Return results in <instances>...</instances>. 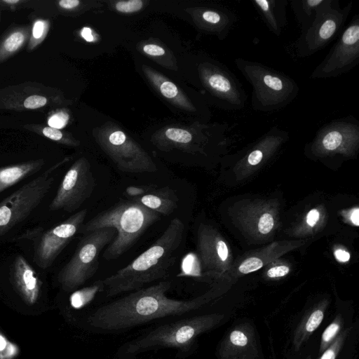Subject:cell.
I'll return each instance as SVG.
<instances>
[{
    "label": "cell",
    "mask_w": 359,
    "mask_h": 359,
    "mask_svg": "<svg viewBox=\"0 0 359 359\" xmlns=\"http://www.w3.org/2000/svg\"><path fill=\"white\" fill-rule=\"evenodd\" d=\"M79 0H61L58 2L59 6L65 9H72L79 4Z\"/></svg>",
    "instance_id": "74e56055"
},
{
    "label": "cell",
    "mask_w": 359,
    "mask_h": 359,
    "mask_svg": "<svg viewBox=\"0 0 359 359\" xmlns=\"http://www.w3.org/2000/svg\"><path fill=\"white\" fill-rule=\"evenodd\" d=\"M323 318V313L320 310H316L312 313L309 318L306 324V329L308 332L314 331L320 324Z\"/></svg>",
    "instance_id": "83f0119b"
},
{
    "label": "cell",
    "mask_w": 359,
    "mask_h": 359,
    "mask_svg": "<svg viewBox=\"0 0 359 359\" xmlns=\"http://www.w3.org/2000/svg\"><path fill=\"white\" fill-rule=\"evenodd\" d=\"M86 208L77 211L54 227L41 233L34 246V260L43 269L52 266L84 224Z\"/></svg>",
    "instance_id": "8fae6325"
},
{
    "label": "cell",
    "mask_w": 359,
    "mask_h": 359,
    "mask_svg": "<svg viewBox=\"0 0 359 359\" xmlns=\"http://www.w3.org/2000/svg\"><path fill=\"white\" fill-rule=\"evenodd\" d=\"M95 290L90 288L74 292L70 297L71 306L74 309H80L88 304L93 297Z\"/></svg>",
    "instance_id": "44dd1931"
},
{
    "label": "cell",
    "mask_w": 359,
    "mask_h": 359,
    "mask_svg": "<svg viewBox=\"0 0 359 359\" xmlns=\"http://www.w3.org/2000/svg\"><path fill=\"white\" fill-rule=\"evenodd\" d=\"M159 213L140 203L121 201L84 223L79 230L83 234L103 228H113L116 236L102 255L106 260L116 259L128 252L154 223L161 219Z\"/></svg>",
    "instance_id": "3957f363"
},
{
    "label": "cell",
    "mask_w": 359,
    "mask_h": 359,
    "mask_svg": "<svg viewBox=\"0 0 359 359\" xmlns=\"http://www.w3.org/2000/svg\"><path fill=\"white\" fill-rule=\"evenodd\" d=\"M234 64L252 86L251 107L269 113L290 104L298 96L299 86L287 74L259 62L237 57Z\"/></svg>",
    "instance_id": "277c9868"
},
{
    "label": "cell",
    "mask_w": 359,
    "mask_h": 359,
    "mask_svg": "<svg viewBox=\"0 0 359 359\" xmlns=\"http://www.w3.org/2000/svg\"><path fill=\"white\" fill-rule=\"evenodd\" d=\"M46 103V97L41 95H34L29 96L25 100L23 106L26 109H35L43 107Z\"/></svg>",
    "instance_id": "484cf974"
},
{
    "label": "cell",
    "mask_w": 359,
    "mask_h": 359,
    "mask_svg": "<svg viewBox=\"0 0 359 359\" xmlns=\"http://www.w3.org/2000/svg\"><path fill=\"white\" fill-rule=\"evenodd\" d=\"M172 283L163 280L141 288L102 305L88 318V325L99 331L111 332L173 316H181L197 309L198 299L180 300L169 298Z\"/></svg>",
    "instance_id": "6da1fadb"
},
{
    "label": "cell",
    "mask_w": 359,
    "mask_h": 359,
    "mask_svg": "<svg viewBox=\"0 0 359 359\" xmlns=\"http://www.w3.org/2000/svg\"><path fill=\"white\" fill-rule=\"evenodd\" d=\"M273 218L269 213L262 215L258 223L259 232L263 234L269 233L273 226Z\"/></svg>",
    "instance_id": "4316f807"
},
{
    "label": "cell",
    "mask_w": 359,
    "mask_h": 359,
    "mask_svg": "<svg viewBox=\"0 0 359 359\" xmlns=\"http://www.w3.org/2000/svg\"><path fill=\"white\" fill-rule=\"evenodd\" d=\"M335 353L332 349L327 350L323 355H322L320 359H334Z\"/></svg>",
    "instance_id": "b9f144b4"
},
{
    "label": "cell",
    "mask_w": 359,
    "mask_h": 359,
    "mask_svg": "<svg viewBox=\"0 0 359 359\" xmlns=\"http://www.w3.org/2000/svg\"><path fill=\"white\" fill-rule=\"evenodd\" d=\"M69 115L66 112L60 111L51 115L48 120V126L56 129L64 128L68 121Z\"/></svg>",
    "instance_id": "cb8c5ba5"
},
{
    "label": "cell",
    "mask_w": 359,
    "mask_h": 359,
    "mask_svg": "<svg viewBox=\"0 0 359 359\" xmlns=\"http://www.w3.org/2000/svg\"><path fill=\"white\" fill-rule=\"evenodd\" d=\"M43 159L32 160L0 168V193L41 169Z\"/></svg>",
    "instance_id": "2e32d148"
},
{
    "label": "cell",
    "mask_w": 359,
    "mask_h": 359,
    "mask_svg": "<svg viewBox=\"0 0 359 359\" xmlns=\"http://www.w3.org/2000/svg\"><path fill=\"white\" fill-rule=\"evenodd\" d=\"M30 28L18 27L7 34L0 41V62L20 50L29 38Z\"/></svg>",
    "instance_id": "e0dca14e"
},
{
    "label": "cell",
    "mask_w": 359,
    "mask_h": 359,
    "mask_svg": "<svg viewBox=\"0 0 359 359\" xmlns=\"http://www.w3.org/2000/svg\"><path fill=\"white\" fill-rule=\"evenodd\" d=\"M126 135L122 131L112 133L109 137V142L112 146H118L125 143Z\"/></svg>",
    "instance_id": "1f68e13d"
},
{
    "label": "cell",
    "mask_w": 359,
    "mask_h": 359,
    "mask_svg": "<svg viewBox=\"0 0 359 359\" xmlns=\"http://www.w3.org/2000/svg\"><path fill=\"white\" fill-rule=\"evenodd\" d=\"M65 161L50 167L0 202V236L22 222L39 205L53 184V172Z\"/></svg>",
    "instance_id": "ba28073f"
},
{
    "label": "cell",
    "mask_w": 359,
    "mask_h": 359,
    "mask_svg": "<svg viewBox=\"0 0 359 359\" xmlns=\"http://www.w3.org/2000/svg\"><path fill=\"white\" fill-rule=\"evenodd\" d=\"M352 8V1L341 8L338 0H325L311 25L301 32L296 43L297 56L310 57L341 34Z\"/></svg>",
    "instance_id": "52a82bcc"
},
{
    "label": "cell",
    "mask_w": 359,
    "mask_h": 359,
    "mask_svg": "<svg viewBox=\"0 0 359 359\" xmlns=\"http://www.w3.org/2000/svg\"><path fill=\"white\" fill-rule=\"evenodd\" d=\"M252 6L270 32L280 36L287 25V0H253Z\"/></svg>",
    "instance_id": "9a60e30c"
},
{
    "label": "cell",
    "mask_w": 359,
    "mask_h": 359,
    "mask_svg": "<svg viewBox=\"0 0 359 359\" xmlns=\"http://www.w3.org/2000/svg\"><path fill=\"white\" fill-rule=\"evenodd\" d=\"M334 256L337 259L341 262H346L349 260L350 255L348 252L343 250H337L334 252Z\"/></svg>",
    "instance_id": "f35d334b"
},
{
    "label": "cell",
    "mask_w": 359,
    "mask_h": 359,
    "mask_svg": "<svg viewBox=\"0 0 359 359\" xmlns=\"http://www.w3.org/2000/svg\"><path fill=\"white\" fill-rule=\"evenodd\" d=\"M202 318H184L161 325L121 346L117 355L130 358L160 348H175L182 355L189 350L194 339L206 325Z\"/></svg>",
    "instance_id": "5b68a950"
},
{
    "label": "cell",
    "mask_w": 359,
    "mask_h": 359,
    "mask_svg": "<svg viewBox=\"0 0 359 359\" xmlns=\"http://www.w3.org/2000/svg\"><path fill=\"white\" fill-rule=\"evenodd\" d=\"M48 29L49 22L48 20L38 19L34 21L28 43L27 49L29 51L35 48L45 39Z\"/></svg>",
    "instance_id": "d6986e66"
},
{
    "label": "cell",
    "mask_w": 359,
    "mask_h": 359,
    "mask_svg": "<svg viewBox=\"0 0 359 359\" xmlns=\"http://www.w3.org/2000/svg\"><path fill=\"white\" fill-rule=\"evenodd\" d=\"M81 36L88 42L94 41V37L92 34V31L89 27H83L81 32Z\"/></svg>",
    "instance_id": "ab89813d"
},
{
    "label": "cell",
    "mask_w": 359,
    "mask_h": 359,
    "mask_svg": "<svg viewBox=\"0 0 359 359\" xmlns=\"http://www.w3.org/2000/svg\"><path fill=\"white\" fill-rule=\"evenodd\" d=\"M166 137L175 142L187 144L192 140V135L183 129L169 128L165 131Z\"/></svg>",
    "instance_id": "7402d4cb"
},
{
    "label": "cell",
    "mask_w": 359,
    "mask_h": 359,
    "mask_svg": "<svg viewBox=\"0 0 359 359\" xmlns=\"http://www.w3.org/2000/svg\"><path fill=\"white\" fill-rule=\"evenodd\" d=\"M359 143V121L348 116L324 124L311 143L312 149L323 152L354 151Z\"/></svg>",
    "instance_id": "7c38bea8"
},
{
    "label": "cell",
    "mask_w": 359,
    "mask_h": 359,
    "mask_svg": "<svg viewBox=\"0 0 359 359\" xmlns=\"http://www.w3.org/2000/svg\"><path fill=\"white\" fill-rule=\"evenodd\" d=\"M358 217H359V210H358V208H355V210H353V211L352 212V213L351 215V220L353 222V224H354L355 226L359 225Z\"/></svg>",
    "instance_id": "60d3db41"
},
{
    "label": "cell",
    "mask_w": 359,
    "mask_h": 359,
    "mask_svg": "<svg viewBox=\"0 0 359 359\" xmlns=\"http://www.w3.org/2000/svg\"><path fill=\"white\" fill-rule=\"evenodd\" d=\"M230 340L234 345L244 346L248 343V338L243 332L235 330L230 335Z\"/></svg>",
    "instance_id": "4dcf8cb0"
},
{
    "label": "cell",
    "mask_w": 359,
    "mask_h": 359,
    "mask_svg": "<svg viewBox=\"0 0 359 359\" xmlns=\"http://www.w3.org/2000/svg\"><path fill=\"white\" fill-rule=\"evenodd\" d=\"M142 4L141 0L118 1L116 4V8L121 13H133L139 11L142 7Z\"/></svg>",
    "instance_id": "603a6c76"
},
{
    "label": "cell",
    "mask_w": 359,
    "mask_h": 359,
    "mask_svg": "<svg viewBox=\"0 0 359 359\" xmlns=\"http://www.w3.org/2000/svg\"><path fill=\"white\" fill-rule=\"evenodd\" d=\"M216 250L219 258L222 261H225L228 256V249L226 243L222 241H219L216 244Z\"/></svg>",
    "instance_id": "d590c367"
},
{
    "label": "cell",
    "mask_w": 359,
    "mask_h": 359,
    "mask_svg": "<svg viewBox=\"0 0 359 359\" xmlns=\"http://www.w3.org/2000/svg\"><path fill=\"white\" fill-rule=\"evenodd\" d=\"M184 231V222L180 218L172 219L149 248L102 281L106 297L136 291L165 278L177 261Z\"/></svg>",
    "instance_id": "7a4b0ae2"
},
{
    "label": "cell",
    "mask_w": 359,
    "mask_h": 359,
    "mask_svg": "<svg viewBox=\"0 0 359 359\" xmlns=\"http://www.w3.org/2000/svg\"><path fill=\"white\" fill-rule=\"evenodd\" d=\"M11 281L22 300L34 304L40 295L42 283L34 269L22 255H18L11 267Z\"/></svg>",
    "instance_id": "4fadbf2b"
},
{
    "label": "cell",
    "mask_w": 359,
    "mask_h": 359,
    "mask_svg": "<svg viewBox=\"0 0 359 359\" xmlns=\"http://www.w3.org/2000/svg\"><path fill=\"white\" fill-rule=\"evenodd\" d=\"M152 185H141V186H130L126 188V195L130 196V198L140 196L146 193Z\"/></svg>",
    "instance_id": "f546056e"
},
{
    "label": "cell",
    "mask_w": 359,
    "mask_h": 359,
    "mask_svg": "<svg viewBox=\"0 0 359 359\" xmlns=\"http://www.w3.org/2000/svg\"><path fill=\"white\" fill-rule=\"evenodd\" d=\"M289 272V268L286 266H278L271 268L267 275L270 278L282 277L287 274Z\"/></svg>",
    "instance_id": "d6a6232c"
},
{
    "label": "cell",
    "mask_w": 359,
    "mask_h": 359,
    "mask_svg": "<svg viewBox=\"0 0 359 359\" xmlns=\"http://www.w3.org/2000/svg\"><path fill=\"white\" fill-rule=\"evenodd\" d=\"M319 216H320V214L317 210H316V209L311 210L308 213L307 217H306V222H307L308 224L311 226H314L316 224V223L317 222V221L318 220Z\"/></svg>",
    "instance_id": "8d00e7d4"
},
{
    "label": "cell",
    "mask_w": 359,
    "mask_h": 359,
    "mask_svg": "<svg viewBox=\"0 0 359 359\" xmlns=\"http://www.w3.org/2000/svg\"><path fill=\"white\" fill-rule=\"evenodd\" d=\"M359 64V13L355 14L325 58L312 72V79L335 78Z\"/></svg>",
    "instance_id": "9c48e42d"
},
{
    "label": "cell",
    "mask_w": 359,
    "mask_h": 359,
    "mask_svg": "<svg viewBox=\"0 0 359 359\" xmlns=\"http://www.w3.org/2000/svg\"><path fill=\"white\" fill-rule=\"evenodd\" d=\"M115 236L113 228L100 229L83 234L71 259L58 273L57 281L65 291H73L94 276L99 268L100 252Z\"/></svg>",
    "instance_id": "8992f818"
},
{
    "label": "cell",
    "mask_w": 359,
    "mask_h": 359,
    "mask_svg": "<svg viewBox=\"0 0 359 359\" xmlns=\"http://www.w3.org/2000/svg\"><path fill=\"white\" fill-rule=\"evenodd\" d=\"M19 353V346L10 341L0 330V359H15Z\"/></svg>",
    "instance_id": "ffe728a7"
},
{
    "label": "cell",
    "mask_w": 359,
    "mask_h": 359,
    "mask_svg": "<svg viewBox=\"0 0 359 359\" xmlns=\"http://www.w3.org/2000/svg\"><path fill=\"white\" fill-rule=\"evenodd\" d=\"M143 50L146 53L154 56L162 55L165 53V50L161 46L154 44L144 46Z\"/></svg>",
    "instance_id": "e575fe53"
},
{
    "label": "cell",
    "mask_w": 359,
    "mask_h": 359,
    "mask_svg": "<svg viewBox=\"0 0 359 359\" xmlns=\"http://www.w3.org/2000/svg\"><path fill=\"white\" fill-rule=\"evenodd\" d=\"M95 180L88 162L79 159L69 168L49 205L53 211L72 212L83 205L92 195Z\"/></svg>",
    "instance_id": "30bf717a"
},
{
    "label": "cell",
    "mask_w": 359,
    "mask_h": 359,
    "mask_svg": "<svg viewBox=\"0 0 359 359\" xmlns=\"http://www.w3.org/2000/svg\"><path fill=\"white\" fill-rule=\"evenodd\" d=\"M25 1L20 0H1L0 1V4H4L6 6H15V4L24 3Z\"/></svg>",
    "instance_id": "7bdbcfd3"
},
{
    "label": "cell",
    "mask_w": 359,
    "mask_h": 359,
    "mask_svg": "<svg viewBox=\"0 0 359 359\" xmlns=\"http://www.w3.org/2000/svg\"><path fill=\"white\" fill-rule=\"evenodd\" d=\"M160 90L163 96L167 98L175 97L178 93L176 86L170 81L163 82L160 86Z\"/></svg>",
    "instance_id": "f1b7e54d"
},
{
    "label": "cell",
    "mask_w": 359,
    "mask_h": 359,
    "mask_svg": "<svg viewBox=\"0 0 359 359\" xmlns=\"http://www.w3.org/2000/svg\"><path fill=\"white\" fill-rule=\"evenodd\" d=\"M130 199L165 216L172 214L179 204L177 194L168 186L158 187L152 185L144 194Z\"/></svg>",
    "instance_id": "5bb4252c"
},
{
    "label": "cell",
    "mask_w": 359,
    "mask_h": 359,
    "mask_svg": "<svg viewBox=\"0 0 359 359\" xmlns=\"http://www.w3.org/2000/svg\"><path fill=\"white\" fill-rule=\"evenodd\" d=\"M325 0H292L290 6L301 32L305 30L314 19Z\"/></svg>",
    "instance_id": "ac0fdd59"
},
{
    "label": "cell",
    "mask_w": 359,
    "mask_h": 359,
    "mask_svg": "<svg viewBox=\"0 0 359 359\" xmlns=\"http://www.w3.org/2000/svg\"><path fill=\"white\" fill-rule=\"evenodd\" d=\"M339 325L337 323H332L324 331L323 334V340L327 342L337 334L339 330Z\"/></svg>",
    "instance_id": "836d02e7"
},
{
    "label": "cell",
    "mask_w": 359,
    "mask_h": 359,
    "mask_svg": "<svg viewBox=\"0 0 359 359\" xmlns=\"http://www.w3.org/2000/svg\"><path fill=\"white\" fill-rule=\"evenodd\" d=\"M263 265L261 259L257 257H250L244 261L239 266L242 273H248L259 269Z\"/></svg>",
    "instance_id": "d4e9b609"
}]
</instances>
